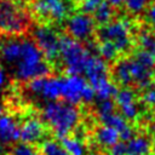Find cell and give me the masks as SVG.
<instances>
[{"label":"cell","instance_id":"38","mask_svg":"<svg viewBox=\"0 0 155 155\" xmlns=\"http://www.w3.org/2000/svg\"><path fill=\"white\" fill-rule=\"evenodd\" d=\"M151 148H153V150H154V154H155V140H154V143L151 144Z\"/></svg>","mask_w":155,"mask_h":155},{"label":"cell","instance_id":"5","mask_svg":"<svg viewBox=\"0 0 155 155\" xmlns=\"http://www.w3.org/2000/svg\"><path fill=\"white\" fill-rule=\"evenodd\" d=\"M88 47L68 34L59 36V61L67 74H82L86 62L91 56Z\"/></svg>","mask_w":155,"mask_h":155},{"label":"cell","instance_id":"37","mask_svg":"<svg viewBox=\"0 0 155 155\" xmlns=\"http://www.w3.org/2000/svg\"><path fill=\"white\" fill-rule=\"evenodd\" d=\"M71 1H73V2H74V4H75V6H76V5H78V4H79V2H81V1H82V0H71Z\"/></svg>","mask_w":155,"mask_h":155},{"label":"cell","instance_id":"11","mask_svg":"<svg viewBox=\"0 0 155 155\" xmlns=\"http://www.w3.org/2000/svg\"><path fill=\"white\" fill-rule=\"evenodd\" d=\"M115 107L119 108L120 114L127 120V121H134L138 119L140 114L139 105L137 103L136 93L132 88L128 86H124L122 88L117 90L115 96Z\"/></svg>","mask_w":155,"mask_h":155},{"label":"cell","instance_id":"7","mask_svg":"<svg viewBox=\"0 0 155 155\" xmlns=\"http://www.w3.org/2000/svg\"><path fill=\"white\" fill-rule=\"evenodd\" d=\"M130 70L132 76V85L138 88H147L153 84L155 76V54L139 50L134 53L133 58H130Z\"/></svg>","mask_w":155,"mask_h":155},{"label":"cell","instance_id":"16","mask_svg":"<svg viewBox=\"0 0 155 155\" xmlns=\"http://www.w3.org/2000/svg\"><path fill=\"white\" fill-rule=\"evenodd\" d=\"M99 121L103 124V125H108V126H111L114 127L119 134H120V139L127 142L131 137L134 136V131L132 128V126L128 124V121L120 114V113H110L103 117H99Z\"/></svg>","mask_w":155,"mask_h":155},{"label":"cell","instance_id":"3","mask_svg":"<svg viewBox=\"0 0 155 155\" xmlns=\"http://www.w3.org/2000/svg\"><path fill=\"white\" fill-rule=\"evenodd\" d=\"M31 15L19 0H0V35L21 36L31 28Z\"/></svg>","mask_w":155,"mask_h":155},{"label":"cell","instance_id":"43","mask_svg":"<svg viewBox=\"0 0 155 155\" xmlns=\"http://www.w3.org/2000/svg\"><path fill=\"white\" fill-rule=\"evenodd\" d=\"M147 155H149V154H147Z\"/></svg>","mask_w":155,"mask_h":155},{"label":"cell","instance_id":"23","mask_svg":"<svg viewBox=\"0 0 155 155\" xmlns=\"http://www.w3.org/2000/svg\"><path fill=\"white\" fill-rule=\"evenodd\" d=\"M61 144L68 155H86V147L78 137H62Z\"/></svg>","mask_w":155,"mask_h":155},{"label":"cell","instance_id":"22","mask_svg":"<svg viewBox=\"0 0 155 155\" xmlns=\"http://www.w3.org/2000/svg\"><path fill=\"white\" fill-rule=\"evenodd\" d=\"M92 87H93V90L96 92V98L98 101H101V99H110L111 97L115 96V93L117 91V87L115 86V84L109 78H105V79L101 80L99 82H97Z\"/></svg>","mask_w":155,"mask_h":155},{"label":"cell","instance_id":"1","mask_svg":"<svg viewBox=\"0 0 155 155\" xmlns=\"http://www.w3.org/2000/svg\"><path fill=\"white\" fill-rule=\"evenodd\" d=\"M41 116L58 139L73 132L80 121L76 105L58 99L47 102L41 110Z\"/></svg>","mask_w":155,"mask_h":155},{"label":"cell","instance_id":"24","mask_svg":"<svg viewBox=\"0 0 155 155\" xmlns=\"http://www.w3.org/2000/svg\"><path fill=\"white\" fill-rule=\"evenodd\" d=\"M137 42L142 50L155 54V34L149 29H142L137 35Z\"/></svg>","mask_w":155,"mask_h":155},{"label":"cell","instance_id":"21","mask_svg":"<svg viewBox=\"0 0 155 155\" xmlns=\"http://www.w3.org/2000/svg\"><path fill=\"white\" fill-rule=\"evenodd\" d=\"M114 7L108 2V0H103L101 5L96 8V11L92 13V18L96 24L98 25H104L113 21L114 17Z\"/></svg>","mask_w":155,"mask_h":155},{"label":"cell","instance_id":"4","mask_svg":"<svg viewBox=\"0 0 155 155\" xmlns=\"http://www.w3.org/2000/svg\"><path fill=\"white\" fill-rule=\"evenodd\" d=\"M27 7L39 23H63L76 8L71 0H29Z\"/></svg>","mask_w":155,"mask_h":155},{"label":"cell","instance_id":"32","mask_svg":"<svg viewBox=\"0 0 155 155\" xmlns=\"http://www.w3.org/2000/svg\"><path fill=\"white\" fill-rule=\"evenodd\" d=\"M109 155H128L127 153V147L125 140H119L110 148H108Z\"/></svg>","mask_w":155,"mask_h":155},{"label":"cell","instance_id":"12","mask_svg":"<svg viewBox=\"0 0 155 155\" xmlns=\"http://www.w3.org/2000/svg\"><path fill=\"white\" fill-rule=\"evenodd\" d=\"M87 81L81 74H68V76L62 78L61 97L71 104H79L81 102V93Z\"/></svg>","mask_w":155,"mask_h":155},{"label":"cell","instance_id":"39","mask_svg":"<svg viewBox=\"0 0 155 155\" xmlns=\"http://www.w3.org/2000/svg\"><path fill=\"white\" fill-rule=\"evenodd\" d=\"M1 45H2V39H1V35H0V47H1Z\"/></svg>","mask_w":155,"mask_h":155},{"label":"cell","instance_id":"13","mask_svg":"<svg viewBox=\"0 0 155 155\" xmlns=\"http://www.w3.org/2000/svg\"><path fill=\"white\" fill-rule=\"evenodd\" d=\"M46 133L45 124L36 116L25 119L19 126V140L27 144H35L40 142Z\"/></svg>","mask_w":155,"mask_h":155},{"label":"cell","instance_id":"18","mask_svg":"<svg viewBox=\"0 0 155 155\" xmlns=\"http://www.w3.org/2000/svg\"><path fill=\"white\" fill-rule=\"evenodd\" d=\"M94 138H96V142L99 147L108 149L111 145H114L116 142L120 140V134L114 127L102 124V126H99L96 130Z\"/></svg>","mask_w":155,"mask_h":155},{"label":"cell","instance_id":"20","mask_svg":"<svg viewBox=\"0 0 155 155\" xmlns=\"http://www.w3.org/2000/svg\"><path fill=\"white\" fill-rule=\"evenodd\" d=\"M113 75L117 84L122 86H131L132 76L130 70V58L119 59L113 68Z\"/></svg>","mask_w":155,"mask_h":155},{"label":"cell","instance_id":"15","mask_svg":"<svg viewBox=\"0 0 155 155\" xmlns=\"http://www.w3.org/2000/svg\"><path fill=\"white\" fill-rule=\"evenodd\" d=\"M19 140V126L16 120L2 111L0 107V144Z\"/></svg>","mask_w":155,"mask_h":155},{"label":"cell","instance_id":"6","mask_svg":"<svg viewBox=\"0 0 155 155\" xmlns=\"http://www.w3.org/2000/svg\"><path fill=\"white\" fill-rule=\"evenodd\" d=\"M97 38L99 41H110L119 53L127 52L133 45L132 23L126 18L110 21L104 25H99Z\"/></svg>","mask_w":155,"mask_h":155},{"label":"cell","instance_id":"9","mask_svg":"<svg viewBox=\"0 0 155 155\" xmlns=\"http://www.w3.org/2000/svg\"><path fill=\"white\" fill-rule=\"evenodd\" d=\"M64 28L69 36L84 42L88 41L96 33V23L91 15L84 12H75L67 17Z\"/></svg>","mask_w":155,"mask_h":155},{"label":"cell","instance_id":"10","mask_svg":"<svg viewBox=\"0 0 155 155\" xmlns=\"http://www.w3.org/2000/svg\"><path fill=\"white\" fill-rule=\"evenodd\" d=\"M61 88H62V78L45 75V76L34 78L28 81V90L33 94L39 96L47 102L59 99Z\"/></svg>","mask_w":155,"mask_h":155},{"label":"cell","instance_id":"27","mask_svg":"<svg viewBox=\"0 0 155 155\" xmlns=\"http://www.w3.org/2000/svg\"><path fill=\"white\" fill-rule=\"evenodd\" d=\"M150 0H125L124 5L125 8L131 13V15H140L144 12L149 5Z\"/></svg>","mask_w":155,"mask_h":155},{"label":"cell","instance_id":"31","mask_svg":"<svg viewBox=\"0 0 155 155\" xmlns=\"http://www.w3.org/2000/svg\"><path fill=\"white\" fill-rule=\"evenodd\" d=\"M143 101L148 107L155 109V85L151 84L149 87L145 88L143 93Z\"/></svg>","mask_w":155,"mask_h":155},{"label":"cell","instance_id":"19","mask_svg":"<svg viewBox=\"0 0 155 155\" xmlns=\"http://www.w3.org/2000/svg\"><path fill=\"white\" fill-rule=\"evenodd\" d=\"M151 140L143 134L133 136L126 142L128 155H147L151 149Z\"/></svg>","mask_w":155,"mask_h":155},{"label":"cell","instance_id":"36","mask_svg":"<svg viewBox=\"0 0 155 155\" xmlns=\"http://www.w3.org/2000/svg\"><path fill=\"white\" fill-rule=\"evenodd\" d=\"M108 2L115 8V7H120V6H122L124 2H125V0H108Z\"/></svg>","mask_w":155,"mask_h":155},{"label":"cell","instance_id":"34","mask_svg":"<svg viewBox=\"0 0 155 155\" xmlns=\"http://www.w3.org/2000/svg\"><path fill=\"white\" fill-rule=\"evenodd\" d=\"M145 21L150 25L155 27V0L149 2L148 7L145 10Z\"/></svg>","mask_w":155,"mask_h":155},{"label":"cell","instance_id":"26","mask_svg":"<svg viewBox=\"0 0 155 155\" xmlns=\"http://www.w3.org/2000/svg\"><path fill=\"white\" fill-rule=\"evenodd\" d=\"M40 154L41 155H68L62 144L53 139L42 140L40 145Z\"/></svg>","mask_w":155,"mask_h":155},{"label":"cell","instance_id":"29","mask_svg":"<svg viewBox=\"0 0 155 155\" xmlns=\"http://www.w3.org/2000/svg\"><path fill=\"white\" fill-rule=\"evenodd\" d=\"M103 0H82L81 2H79L76 5V8L79 10V12H84L87 15H92L96 8L101 5Z\"/></svg>","mask_w":155,"mask_h":155},{"label":"cell","instance_id":"14","mask_svg":"<svg viewBox=\"0 0 155 155\" xmlns=\"http://www.w3.org/2000/svg\"><path fill=\"white\" fill-rule=\"evenodd\" d=\"M82 74H85L88 84L91 86H93L97 82H99L101 80L109 78L108 76V64L99 56L91 54L86 62V65H85Z\"/></svg>","mask_w":155,"mask_h":155},{"label":"cell","instance_id":"8","mask_svg":"<svg viewBox=\"0 0 155 155\" xmlns=\"http://www.w3.org/2000/svg\"><path fill=\"white\" fill-rule=\"evenodd\" d=\"M31 35L44 58L51 64L56 63L59 59V35L53 24L39 23L31 29Z\"/></svg>","mask_w":155,"mask_h":155},{"label":"cell","instance_id":"33","mask_svg":"<svg viewBox=\"0 0 155 155\" xmlns=\"http://www.w3.org/2000/svg\"><path fill=\"white\" fill-rule=\"evenodd\" d=\"M94 99H96V92H94L93 87L87 82L81 93V102L88 104V103H92Z\"/></svg>","mask_w":155,"mask_h":155},{"label":"cell","instance_id":"17","mask_svg":"<svg viewBox=\"0 0 155 155\" xmlns=\"http://www.w3.org/2000/svg\"><path fill=\"white\" fill-rule=\"evenodd\" d=\"M22 39L17 36H10L7 40L2 41L0 47V59L7 65H15L21 56Z\"/></svg>","mask_w":155,"mask_h":155},{"label":"cell","instance_id":"35","mask_svg":"<svg viewBox=\"0 0 155 155\" xmlns=\"http://www.w3.org/2000/svg\"><path fill=\"white\" fill-rule=\"evenodd\" d=\"M5 82H6V74H5L4 69H2V67L0 65V88L5 85Z\"/></svg>","mask_w":155,"mask_h":155},{"label":"cell","instance_id":"30","mask_svg":"<svg viewBox=\"0 0 155 155\" xmlns=\"http://www.w3.org/2000/svg\"><path fill=\"white\" fill-rule=\"evenodd\" d=\"M13 155H41L38 149L33 147V144L18 143L13 148Z\"/></svg>","mask_w":155,"mask_h":155},{"label":"cell","instance_id":"41","mask_svg":"<svg viewBox=\"0 0 155 155\" xmlns=\"http://www.w3.org/2000/svg\"><path fill=\"white\" fill-rule=\"evenodd\" d=\"M2 155H13V154H8V153H6V154H2Z\"/></svg>","mask_w":155,"mask_h":155},{"label":"cell","instance_id":"2","mask_svg":"<svg viewBox=\"0 0 155 155\" xmlns=\"http://www.w3.org/2000/svg\"><path fill=\"white\" fill-rule=\"evenodd\" d=\"M13 67L16 78L24 82L38 76L50 75L51 71L50 63L44 58L33 39H22L21 56Z\"/></svg>","mask_w":155,"mask_h":155},{"label":"cell","instance_id":"40","mask_svg":"<svg viewBox=\"0 0 155 155\" xmlns=\"http://www.w3.org/2000/svg\"><path fill=\"white\" fill-rule=\"evenodd\" d=\"M19 1H22V2H24V4H27L29 0H19Z\"/></svg>","mask_w":155,"mask_h":155},{"label":"cell","instance_id":"25","mask_svg":"<svg viewBox=\"0 0 155 155\" xmlns=\"http://www.w3.org/2000/svg\"><path fill=\"white\" fill-rule=\"evenodd\" d=\"M97 51L101 58H103L105 62L115 61L119 56V51L110 41H99L97 46Z\"/></svg>","mask_w":155,"mask_h":155},{"label":"cell","instance_id":"28","mask_svg":"<svg viewBox=\"0 0 155 155\" xmlns=\"http://www.w3.org/2000/svg\"><path fill=\"white\" fill-rule=\"evenodd\" d=\"M115 111V103L110 99H101L97 104V116L98 119L99 117H103L110 113Z\"/></svg>","mask_w":155,"mask_h":155},{"label":"cell","instance_id":"42","mask_svg":"<svg viewBox=\"0 0 155 155\" xmlns=\"http://www.w3.org/2000/svg\"><path fill=\"white\" fill-rule=\"evenodd\" d=\"M1 149H2V144H0V151H1Z\"/></svg>","mask_w":155,"mask_h":155}]
</instances>
